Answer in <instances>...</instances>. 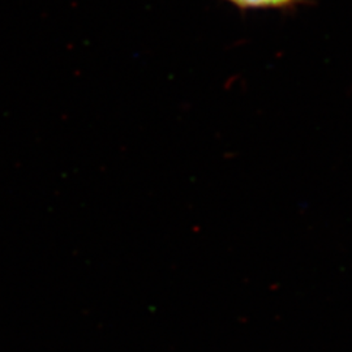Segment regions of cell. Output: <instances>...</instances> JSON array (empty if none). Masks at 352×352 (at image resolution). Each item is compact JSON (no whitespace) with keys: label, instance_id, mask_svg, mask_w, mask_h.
I'll return each instance as SVG.
<instances>
[{"label":"cell","instance_id":"6da1fadb","mask_svg":"<svg viewBox=\"0 0 352 352\" xmlns=\"http://www.w3.org/2000/svg\"><path fill=\"white\" fill-rule=\"evenodd\" d=\"M231 6L241 11L250 10H280L294 4L295 0H226Z\"/></svg>","mask_w":352,"mask_h":352}]
</instances>
